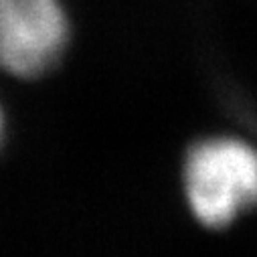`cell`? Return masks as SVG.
Wrapping results in <instances>:
<instances>
[{
    "label": "cell",
    "instance_id": "cell-2",
    "mask_svg": "<svg viewBox=\"0 0 257 257\" xmlns=\"http://www.w3.org/2000/svg\"><path fill=\"white\" fill-rule=\"evenodd\" d=\"M69 21L59 0H0V71L37 79L61 61Z\"/></svg>",
    "mask_w": 257,
    "mask_h": 257
},
{
    "label": "cell",
    "instance_id": "cell-3",
    "mask_svg": "<svg viewBox=\"0 0 257 257\" xmlns=\"http://www.w3.org/2000/svg\"><path fill=\"white\" fill-rule=\"evenodd\" d=\"M3 132H5V117H3V109H0V142H3Z\"/></svg>",
    "mask_w": 257,
    "mask_h": 257
},
{
    "label": "cell",
    "instance_id": "cell-1",
    "mask_svg": "<svg viewBox=\"0 0 257 257\" xmlns=\"http://www.w3.org/2000/svg\"><path fill=\"white\" fill-rule=\"evenodd\" d=\"M184 195L205 227L231 225L257 205V150L239 138H207L184 160Z\"/></svg>",
    "mask_w": 257,
    "mask_h": 257
}]
</instances>
